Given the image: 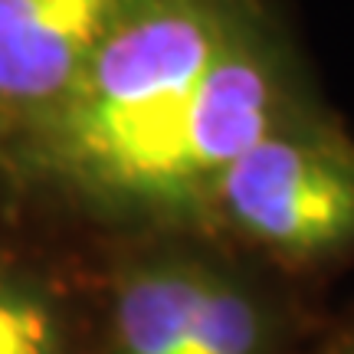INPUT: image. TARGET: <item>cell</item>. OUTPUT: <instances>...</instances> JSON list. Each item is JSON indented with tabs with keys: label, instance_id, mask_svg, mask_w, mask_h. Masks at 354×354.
Segmentation results:
<instances>
[{
	"label": "cell",
	"instance_id": "6da1fadb",
	"mask_svg": "<svg viewBox=\"0 0 354 354\" xmlns=\"http://www.w3.org/2000/svg\"><path fill=\"white\" fill-rule=\"evenodd\" d=\"M250 0H145L50 112L24 122L26 158L63 184L167 216L187 95Z\"/></svg>",
	"mask_w": 354,
	"mask_h": 354
},
{
	"label": "cell",
	"instance_id": "7a4b0ae2",
	"mask_svg": "<svg viewBox=\"0 0 354 354\" xmlns=\"http://www.w3.org/2000/svg\"><path fill=\"white\" fill-rule=\"evenodd\" d=\"M197 216L289 269L344 259L354 253V141L305 102L210 180Z\"/></svg>",
	"mask_w": 354,
	"mask_h": 354
},
{
	"label": "cell",
	"instance_id": "3957f363",
	"mask_svg": "<svg viewBox=\"0 0 354 354\" xmlns=\"http://www.w3.org/2000/svg\"><path fill=\"white\" fill-rule=\"evenodd\" d=\"M99 342L102 354H286L292 315L243 266L158 246L105 276Z\"/></svg>",
	"mask_w": 354,
	"mask_h": 354
},
{
	"label": "cell",
	"instance_id": "277c9868",
	"mask_svg": "<svg viewBox=\"0 0 354 354\" xmlns=\"http://www.w3.org/2000/svg\"><path fill=\"white\" fill-rule=\"evenodd\" d=\"M302 105L289 63L246 10L187 95L177 128L167 216L194 220L210 180Z\"/></svg>",
	"mask_w": 354,
	"mask_h": 354
},
{
	"label": "cell",
	"instance_id": "5b68a950",
	"mask_svg": "<svg viewBox=\"0 0 354 354\" xmlns=\"http://www.w3.org/2000/svg\"><path fill=\"white\" fill-rule=\"evenodd\" d=\"M145 0H0V115L24 125L63 99Z\"/></svg>",
	"mask_w": 354,
	"mask_h": 354
},
{
	"label": "cell",
	"instance_id": "8992f818",
	"mask_svg": "<svg viewBox=\"0 0 354 354\" xmlns=\"http://www.w3.org/2000/svg\"><path fill=\"white\" fill-rule=\"evenodd\" d=\"M0 354H102L99 308H86L33 266L0 259Z\"/></svg>",
	"mask_w": 354,
	"mask_h": 354
},
{
	"label": "cell",
	"instance_id": "52a82bcc",
	"mask_svg": "<svg viewBox=\"0 0 354 354\" xmlns=\"http://www.w3.org/2000/svg\"><path fill=\"white\" fill-rule=\"evenodd\" d=\"M308 354H354V315H348L338 325H331Z\"/></svg>",
	"mask_w": 354,
	"mask_h": 354
}]
</instances>
